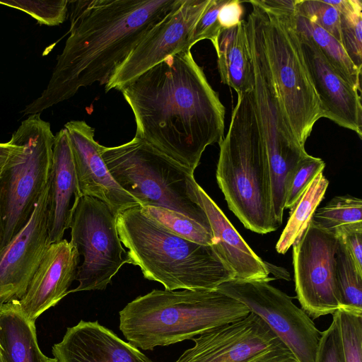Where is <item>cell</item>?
Wrapping results in <instances>:
<instances>
[{
    "label": "cell",
    "mask_w": 362,
    "mask_h": 362,
    "mask_svg": "<svg viewBox=\"0 0 362 362\" xmlns=\"http://www.w3.org/2000/svg\"><path fill=\"white\" fill-rule=\"evenodd\" d=\"M119 91L136 136L193 173L208 146L224 137L225 107L191 49L168 57Z\"/></svg>",
    "instance_id": "obj_1"
},
{
    "label": "cell",
    "mask_w": 362,
    "mask_h": 362,
    "mask_svg": "<svg viewBox=\"0 0 362 362\" xmlns=\"http://www.w3.org/2000/svg\"><path fill=\"white\" fill-rule=\"evenodd\" d=\"M176 0L69 1L70 30L47 88L24 115L73 97L81 88L106 85L152 26Z\"/></svg>",
    "instance_id": "obj_2"
},
{
    "label": "cell",
    "mask_w": 362,
    "mask_h": 362,
    "mask_svg": "<svg viewBox=\"0 0 362 362\" xmlns=\"http://www.w3.org/2000/svg\"><path fill=\"white\" fill-rule=\"evenodd\" d=\"M129 264L165 290L216 289L234 279L212 246L183 238L146 215L138 205L116 216Z\"/></svg>",
    "instance_id": "obj_3"
},
{
    "label": "cell",
    "mask_w": 362,
    "mask_h": 362,
    "mask_svg": "<svg viewBox=\"0 0 362 362\" xmlns=\"http://www.w3.org/2000/svg\"><path fill=\"white\" fill-rule=\"evenodd\" d=\"M250 313L244 304L218 288L153 289L119 311V327L128 342L152 351L192 339Z\"/></svg>",
    "instance_id": "obj_4"
},
{
    "label": "cell",
    "mask_w": 362,
    "mask_h": 362,
    "mask_svg": "<svg viewBox=\"0 0 362 362\" xmlns=\"http://www.w3.org/2000/svg\"><path fill=\"white\" fill-rule=\"evenodd\" d=\"M218 144L216 177L229 209L247 229L259 234L276 230L267 152L251 91L238 95L228 132Z\"/></svg>",
    "instance_id": "obj_5"
},
{
    "label": "cell",
    "mask_w": 362,
    "mask_h": 362,
    "mask_svg": "<svg viewBox=\"0 0 362 362\" xmlns=\"http://www.w3.org/2000/svg\"><path fill=\"white\" fill-rule=\"evenodd\" d=\"M100 152L114 180L139 206L175 211L211 230L194 173L136 136L117 146L100 145Z\"/></svg>",
    "instance_id": "obj_6"
},
{
    "label": "cell",
    "mask_w": 362,
    "mask_h": 362,
    "mask_svg": "<svg viewBox=\"0 0 362 362\" xmlns=\"http://www.w3.org/2000/svg\"><path fill=\"white\" fill-rule=\"evenodd\" d=\"M252 11L245 21L251 57L252 102L266 149L275 202L284 201L299 162L308 153L290 132L284 117L266 52L262 11L255 1H249Z\"/></svg>",
    "instance_id": "obj_7"
},
{
    "label": "cell",
    "mask_w": 362,
    "mask_h": 362,
    "mask_svg": "<svg viewBox=\"0 0 362 362\" xmlns=\"http://www.w3.org/2000/svg\"><path fill=\"white\" fill-rule=\"evenodd\" d=\"M16 145L0 174V250L28 223L49 183L54 136L40 114L13 134Z\"/></svg>",
    "instance_id": "obj_8"
},
{
    "label": "cell",
    "mask_w": 362,
    "mask_h": 362,
    "mask_svg": "<svg viewBox=\"0 0 362 362\" xmlns=\"http://www.w3.org/2000/svg\"><path fill=\"white\" fill-rule=\"evenodd\" d=\"M257 1L262 11L266 52L286 122L294 139L305 147L315 124L323 115L294 27L295 12Z\"/></svg>",
    "instance_id": "obj_9"
},
{
    "label": "cell",
    "mask_w": 362,
    "mask_h": 362,
    "mask_svg": "<svg viewBox=\"0 0 362 362\" xmlns=\"http://www.w3.org/2000/svg\"><path fill=\"white\" fill-rule=\"evenodd\" d=\"M70 243L83 257L78 267V286L69 293L104 290L124 264H129L122 247L116 216L100 200L83 196L71 222Z\"/></svg>",
    "instance_id": "obj_10"
},
{
    "label": "cell",
    "mask_w": 362,
    "mask_h": 362,
    "mask_svg": "<svg viewBox=\"0 0 362 362\" xmlns=\"http://www.w3.org/2000/svg\"><path fill=\"white\" fill-rule=\"evenodd\" d=\"M273 279H233L217 288L261 317L296 362H315L321 332L308 315L293 303V297L269 284Z\"/></svg>",
    "instance_id": "obj_11"
},
{
    "label": "cell",
    "mask_w": 362,
    "mask_h": 362,
    "mask_svg": "<svg viewBox=\"0 0 362 362\" xmlns=\"http://www.w3.org/2000/svg\"><path fill=\"white\" fill-rule=\"evenodd\" d=\"M292 246L296 298L300 308L312 320L332 315L341 308L335 269L337 237L311 219Z\"/></svg>",
    "instance_id": "obj_12"
},
{
    "label": "cell",
    "mask_w": 362,
    "mask_h": 362,
    "mask_svg": "<svg viewBox=\"0 0 362 362\" xmlns=\"http://www.w3.org/2000/svg\"><path fill=\"white\" fill-rule=\"evenodd\" d=\"M192 340L194 346L175 362H296L287 346L252 313Z\"/></svg>",
    "instance_id": "obj_13"
},
{
    "label": "cell",
    "mask_w": 362,
    "mask_h": 362,
    "mask_svg": "<svg viewBox=\"0 0 362 362\" xmlns=\"http://www.w3.org/2000/svg\"><path fill=\"white\" fill-rule=\"evenodd\" d=\"M210 0H176L115 70L106 92L124 86L170 55L192 48L194 26Z\"/></svg>",
    "instance_id": "obj_14"
},
{
    "label": "cell",
    "mask_w": 362,
    "mask_h": 362,
    "mask_svg": "<svg viewBox=\"0 0 362 362\" xmlns=\"http://www.w3.org/2000/svg\"><path fill=\"white\" fill-rule=\"evenodd\" d=\"M48 194L49 183L28 223L0 250V305L22 298L49 245Z\"/></svg>",
    "instance_id": "obj_15"
},
{
    "label": "cell",
    "mask_w": 362,
    "mask_h": 362,
    "mask_svg": "<svg viewBox=\"0 0 362 362\" xmlns=\"http://www.w3.org/2000/svg\"><path fill=\"white\" fill-rule=\"evenodd\" d=\"M64 128L68 132L81 197L88 196L100 200L115 216L139 205L111 175L100 154V144L94 139V128L83 120L68 122Z\"/></svg>",
    "instance_id": "obj_16"
},
{
    "label": "cell",
    "mask_w": 362,
    "mask_h": 362,
    "mask_svg": "<svg viewBox=\"0 0 362 362\" xmlns=\"http://www.w3.org/2000/svg\"><path fill=\"white\" fill-rule=\"evenodd\" d=\"M296 33L304 62L320 103L323 117L354 132L362 139L360 92L334 69L311 40Z\"/></svg>",
    "instance_id": "obj_17"
},
{
    "label": "cell",
    "mask_w": 362,
    "mask_h": 362,
    "mask_svg": "<svg viewBox=\"0 0 362 362\" xmlns=\"http://www.w3.org/2000/svg\"><path fill=\"white\" fill-rule=\"evenodd\" d=\"M79 260L76 249L66 239L48 245L25 294L18 300L27 318L35 322L69 293L76 279Z\"/></svg>",
    "instance_id": "obj_18"
},
{
    "label": "cell",
    "mask_w": 362,
    "mask_h": 362,
    "mask_svg": "<svg viewBox=\"0 0 362 362\" xmlns=\"http://www.w3.org/2000/svg\"><path fill=\"white\" fill-rule=\"evenodd\" d=\"M52 352L57 362H153L98 321L81 320L68 327Z\"/></svg>",
    "instance_id": "obj_19"
},
{
    "label": "cell",
    "mask_w": 362,
    "mask_h": 362,
    "mask_svg": "<svg viewBox=\"0 0 362 362\" xmlns=\"http://www.w3.org/2000/svg\"><path fill=\"white\" fill-rule=\"evenodd\" d=\"M81 198L68 132L64 128L54 136L53 145L47 206L49 244L63 239Z\"/></svg>",
    "instance_id": "obj_20"
},
{
    "label": "cell",
    "mask_w": 362,
    "mask_h": 362,
    "mask_svg": "<svg viewBox=\"0 0 362 362\" xmlns=\"http://www.w3.org/2000/svg\"><path fill=\"white\" fill-rule=\"evenodd\" d=\"M196 194L208 217L215 252L240 280L267 279L270 273L264 262L247 245L214 201L197 183Z\"/></svg>",
    "instance_id": "obj_21"
},
{
    "label": "cell",
    "mask_w": 362,
    "mask_h": 362,
    "mask_svg": "<svg viewBox=\"0 0 362 362\" xmlns=\"http://www.w3.org/2000/svg\"><path fill=\"white\" fill-rule=\"evenodd\" d=\"M35 322L24 315L18 300L0 305V346L5 362H50L38 346Z\"/></svg>",
    "instance_id": "obj_22"
},
{
    "label": "cell",
    "mask_w": 362,
    "mask_h": 362,
    "mask_svg": "<svg viewBox=\"0 0 362 362\" xmlns=\"http://www.w3.org/2000/svg\"><path fill=\"white\" fill-rule=\"evenodd\" d=\"M217 64L221 81L233 88L238 95L252 88V72L247 45L245 21L223 30L218 38Z\"/></svg>",
    "instance_id": "obj_23"
},
{
    "label": "cell",
    "mask_w": 362,
    "mask_h": 362,
    "mask_svg": "<svg viewBox=\"0 0 362 362\" xmlns=\"http://www.w3.org/2000/svg\"><path fill=\"white\" fill-rule=\"evenodd\" d=\"M329 185L323 171L320 172L310 182L294 207L276 245L279 254H285L302 235L313 215L317 209Z\"/></svg>",
    "instance_id": "obj_24"
},
{
    "label": "cell",
    "mask_w": 362,
    "mask_h": 362,
    "mask_svg": "<svg viewBox=\"0 0 362 362\" xmlns=\"http://www.w3.org/2000/svg\"><path fill=\"white\" fill-rule=\"evenodd\" d=\"M293 23L296 30L311 40L334 69L361 92V71L349 58L341 43L324 29L296 13L293 15Z\"/></svg>",
    "instance_id": "obj_25"
},
{
    "label": "cell",
    "mask_w": 362,
    "mask_h": 362,
    "mask_svg": "<svg viewBox=\"0 0 362 362\" xmlns=\"http://www.w3.org/2000/svg\"><path fill=\"white\" fill-rule=\"evenodd\" d=\"M340 16L341 45L353 64L362 68V2L358 0L330 1Z\"/></svg>",
    "instance_id": "obj_26"
},
{
    "label": "cell",
    "mask_w": 362,
    "mask_h": 362,
    "mask_svg": "<svg viewBox=\"0 0 362 362\" xmlns=\"http://www.w3.org/2000/svg\"><path fill=\"white\" fill-rule=\"evenodd\" d=\"M335 269L340 308L362 315V274L357 272L346 249L339 241Z\"/></svg>",
    "instance_id": "obj_27"
},
{
    "label": "cell",
    "mask_w": 362,
    "mask_h": 362,
    "mask_svg": "<svg viewBox=\"0 0 362 362\" xmlns=\"http://www.w3.org/2000/svg\"><path fill=\"white\" fill-rule=\"evenodd\" d=\"M141 207L146 215L177 235L204 245L212 246L214 244L211 230L196 221L163 207L153 206Z\"/></svg>",
    "instance_id": "obj_28"
},
{
    "label": "cell",
    "mask_w": 362,
    "mask_h": 362,
    "mask_svg": "<svg viewBox=\"0 0 362 362\" xmlns=\"http://www.w3.org/2000/svg\"><path fill=\"white\" fill-rule=\"evenodd\" d=\"M312 220L319 227L333 233L342 226L362 222V200L351 195L336 196L317 209Z\"/></svg>",
    "instance_id": "obj_29"
},
{
    "label": "cell",
    "mask_w": 362,
    "mask_h": 362,
    "mask_svg": "<svg viewBox=\"0 0 362 362\" xmlns=\"http://www.w3.org/2000/svg\"><path fill=\"white\" fill-rule=\"evenodd\" d=\"M337 320L344 362H362V315L339 308Z\"/></svg>",
    "instance_id": "obj_30"
},
{
    "label": "cell",
    "mask_w": 362,
    "mask_h": 362,
    "mask_svg": "<svg viewBox=\"0 0 362 362\" xmlns=\"http://www.w3.org/2000/svg\"><path fill=\"white\" fill-rule=\"evenodd\" d=\"M0 4L23 11L40 23L57 25L62 23L67 16L69 1H0Z\"/></svg>",
    "instance_id": "obj_31"
},
{
    "label": "cell",
    "mask_w": 362,
    "mask_h": 362,
    "mask_svg": "<svg viewBox=\"0 0 362 362\" xmlns=\"http://www.w3.org/2000/svg\"><path fill=\"white\" fill-rule=\"evenodd\" d=\"M295 13L322 28L341 43L339 13L324 0H296Z\"/></svg>",
    "instance_id": "obj_32"
},
{
    "label": "cell",
    "mask_w": 362,
    "mask_h": 362,
    "mask_svg": "<svg viewBox=\"0 0 362 362\" xmlns=\"http://www.w3.org/2000/svg\"><path fill=\"white\" fill-rule=\"evenodd\" d=\"M325 167L320 158L308 154L298 164L292 175L286 194L285 209L294 207L306 187L313 179Z\"/></svg>",
    "instance_id": "obj_33"
},
{
    "label": "cell",
    "mask_w": 362,
    "mask_h": 362,
    "mask_svg": "<svg viewBox=\"0 0 362 362\" xmlns=\"http://www.w3.org/2000/svg\"><path fill=\"white\" fill-rule=\"evenodd\" d=\"M226 1L210 0L194 26L191 40L192 46L201 40H209L211 42L215 50H217L218 38L223 30L218 22V15Z\"/></svg>",
    "instance_id": "obj_34"
},
{
    "label": "cell",
    "mask_w": 362,
    "mask_h": 362,
    "mask_svg": "<svg viewBox=\"0 0 362 362\" xmlns=\"http://www.w3.org/2000/svg\"><path fill=\"white\" fill-rule=\"evenodd\" d=\"M315 362H344L336 318L321 332Z\"/></svg>",
    "instance_id": "obj_35"
},
{
    "label": "cell",
    "mask_w": 362,
    "mask_h": 362,
    "mask_svg": "<svg viewBox=\"0 0 362 362\" xmlns=\"http://www.w3.org/2000/svg\"><path fill=\"white\" fill-rule=\"evenodd\" d=\"M334 233L346 249L357 272L362 274V222L342 226Z\"/></svg>",
    "instance_id": "obj_36"
},
{
    "label": "cell",
    "mask_w": 362,
    "mask_h": 362,
    "mask_svg": "<svg viewBox=\"0 0 362 362\" xmlns=\"http://www.w3.org/2000/svg\"><path fill=\"white\" fill-rule=\"evenodd\" d=\"M242 3L239 0H227L222 6L218 19L223 30L235 27L243 21L244 7Z\"/></svg>",
    "instance_id": "obj_37"
},
{
    "label": "cell",
    "mask_w": 362,
    "mask_h": 362,
    "mask_svg": "<svg viewBox=\"0 0 362 362\" xmlns=\"http://www.w3.org/2000/svg\"><path fill=\"white\" fill-rule=\"evenodd\" d=\"M15 148L16 145L11 140L6 143H0V174Z\"/></svg>",
    "instance_id": "obj_38"
},
{
    "label": "cell",
    "mask_w": 362,
    "mask_h": 362,
    "mask_svg": "<svg viewBox=\"0 0 362 362\" xmlns=\"http://www.w3.org/2000/svg\"><path fill=\"white\" fill-rule=\"evenodd\" d=\"M0 362H5V361L4 359V357H3V354H2V351H1V346H0Z\"/></svg>",
    "instance_id": "obj_39"
},
{
    "label": "cell",
    "mask_w": 362,
    "mask_h": 362,
    "mask_svg": "<svg viewBox=\"0 0 362 362\" xmlns=\"http://www.w3.org/2000/svg\"><path fill=\"white\" fill-rule=\"evenodd\" d=\"M50 362H57V361L54 358H51Z\"/></svg>",
    "instance_id": "obj_40"
},
{
    "label": "cell",
    "mask_w": 362,
    "mask_h": 362,
    "mask_svg": "<svg viewBox=\"0 0 362 362\" xmlns=\"http://www.w3.org/2000/svg\"><path fill=\"white\" fill-rule=\"evenodd\" d=\"M0 241H1V234H0Z\"/></svg>",
    "instance_id": "obj_41"
}]
</instances>
